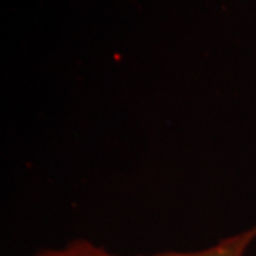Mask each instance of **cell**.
<instances>
[{
  "label": "cell",
  "mask_w": 256,
  "mask_h": 256,
  "mask_svg": "<svg viewBox=\"0 0 256 256\" xmlns=\"http://www.w3.org/2000/svg\"><path fill=\"white\" fill-rule=\"evenodd\" d=\"M256 240V225L252 228L242 230L239 234L230 235L228 238L222 239L214 246L195 250V252H162L156 255L146 256H245L248 248ZM34 256H118L112 255L104 250L102 248L96 246L90 240H74L66 245L62 249H48L42 250Z\"/></svg>",
  "instance_id": "obj_1"
}]
</instances>
